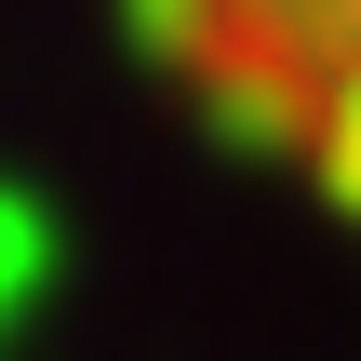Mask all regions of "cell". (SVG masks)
I'll use <instances>...</instances> for the list:
<instances>
[{"mask_svg": "<svg viewBox=\"0 0 361 361\" xmlns=\"http://www.w3.org/2000/svg\"><path fill=\"white\" fill-rule=\"evenodd\" d=\"M241 134L361 214V0H121Z\"/></svg>", "mask_w": 361, "mask_h": 361, "instance_id": "6da1fadb", "label": "cell"}]
</instances>
